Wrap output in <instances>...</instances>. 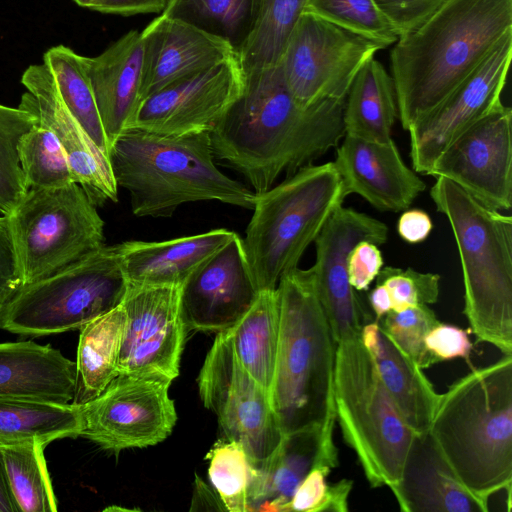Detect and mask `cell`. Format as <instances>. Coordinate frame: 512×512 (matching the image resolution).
Segmentation results:
<instances>
[{
	"instance_id": "1",
	"label": "cell",
	"mask_w": 512,
	"mask_h": 512,
	"mask_svg": "<svg viewBox=\"0 0 512 512\" xmlns=\"http://www.w3.org/2000/svg\"><path fill=\"white\" fill-rule=\"evenodd\" d=\"M345 99L307 108L291 95L280 64L244 74L239 97L209 131L214 158L228 163L261 193L311 164L345 135Z\"/></svg>"
},
{
	"instance_id": "2",
	"label": "cell",
	"mask_w": 512,
	"mask_h": 512,
	"mask_svg": "<svg viewBox=\"0 0 512 512\" xmlns=\"http://www.w3.org/2000/svg\"><path fill=\"white\" fill-rule=\"evenodd\" d=\"M512 31V0H446L390 53L403 129L437 107Z\"/></svg>"
},
{
	"instance_id": "3",
	"label": "cell",
	"mask_w": 512,
	"mask_h": 512,
	"mask_svg": "<svg viewBox=\"0 0 512 512\" xmlns=\"http://www.w3.org/2000/svg\"><path fill=\"white\" fill-rule=\"evenodd\" d=\"M428 433L461 483L489 507L512 486V355L440 394Z\"/></svg>"
},
{
	"instance_id": "4",
	"label": "cell",
	"mask_w": 512,
	"mask_h": 512,
	"mask_svg": "<svg viewBox=\"0 0 512 512\" xmlns=\"http://www.w3.org/2000/svg\"><path fill=\"white\" fill-rule=\"evenodd\" d=\"M108 157L135 216L171 217L182 204L212 200L253 209L255 192L215 165L207 131L162 135L125 129Z\"/></svg>"
},
{
	"instance_id": "5",
	"label": "cell",
	"mask_w": 512,
	"mask_h": 512,
	"mask_svg": "<svg viewBox=\"0 0 512 512\" xmlns=\"http://www.w3.org/2000/svg\"><path fill=\"white\" fill-rule=\"evenodd\" d=\"M279 341L270 401L283 435L311 427L333 434L336 342L312 267H296L278 285Z\"/></svg>"
},
{
	"instance_id": "6",
	"label": "cell",
	"mask_w": 512,
	"mask_h": 512,
	"mask_svg": "<svg viewBox=\"0 0 512 512\" xmlns=\"http://www.w3.org/2000/svg\"><path fill=\"white\" fill-rule=\"evenodd\" d=\"M436 178L430 196L448 219L458 248L471 331L477 341L512 355V217Z\"/></svg>"
},
{
	"instance_id": "7",
	"label": "cell",
	"mask_w": 512,
	"mask_h": 512,
	"mask_svg": "<svg viewBox=\"0 0 512 512\" xmlns=\"http://www.w3.org/2000/svg\"><path fill=\"white\" fill-rule=\"evenodd\" d=\"M345 196L333 164L305 165L268 190L255 193L253 215L242 239L257 290H275L298 267Z\"/></svg>"
},
{
	"instance_id": "8",
	"label": "cell",
	"mask_w": 512,
	"mask_h": 512,
	"mask_svg": "<svg viewBox=\"0 0 512 512\" xmlns=\"http://www.w3.org/2000/svg\"><path fill=\"white\" fill-rule=\"evenodd\" d=\"M333 395L343 438L371 487L398 482L416 434L386 390L360 336L337 343Z\"/></svg>"
},
{
	"instance_id": "9",
	"label": "cell",
	"mask_w": 512,
	"mask_h": 512,
	"mask_svg": "<svg viewBox=\"0 0 512 512\" xmlns=\"http://www.w3.org/2000/svg\"><path fill=\"white\" fill-rule=\"evenodd\" d=\"M118 244L23 285L0 310V329L40 337L81 329L119 306L127 292Z\"/></svg>"
},
{
	"instance_id": "10",
	"label": "cell",
	"mask_w": 512,
	"mask_h": 512,
	"mask_svg": "<svg viewBox=\"0 0 512 512\" xmlns=\"http://www.w3.org/2000/svg\"><path fill=\"white\" fill-rule=\"evenodd\" d=\"M6 216L23 285L48 277L104 245V221L75 182L29 189Z\"/></svg>"
},
{
	"instance_id": "11",
	"label": "cell",
	"mask_w": 512,
	"mask_h": 512,
	"mask_svg": "<svg viewBox=\"0 0 512 512\" xmlns=\"http://www.w3.org/2000/svg\"><path fill=\"white\" fill-rule=\"evenodd\" d=\"M204 406L214 412L228 440L241 444L261 468L282 439L270 396L238 362L229 330L217 333L197 378Z\"/></svg>"
},
{
	"instance_id": "12",
	"label": "cell",
	"mask_w": 512,
	"mask_h": 512,
	"mask_svg": "<svg viewBox=\"0 0 512 512\" xmlns=\"http://www.w3.org/2000/svg\"><path fill=\"white\" fill-rule=\"evenodd\" d=\"M382 49L370 39L304 11L279 64L291 95L307 108L326 99H346L358 71Z\"/></svg>"
},
{
	"instance_id": "13",
	"label": "cell",
	"mask_w": 512,
	"mask_h": 512,
	"mask_svg": "<svg viewBox=\"0 0 512 512\" xmlns=\"http://www.w3.org/2000/svg\"><path fill=\"white\" fill-rule=\"evenodd\" d=\"M170 385L159 378L118 374L98 396L79 403L80 436L115 453L164 441L177 421Z\"/></svg>"
},
{
	"instance_id": "14",
	"label": "cell",
	"mask_w": 512,
	"mask_h": 512,
	"mask_svg": "<svg viewBox=\"0 0 512 512\" xmlns=\"http://www.w3.org/2000/svg\"><path fill=\"white\" fill-rule=\"evenodd\" d=\"M180 294L181 286H128L118 374L177 378L188 331Z\"/></svg>"
},
{
	"instance_id": "15",
	"label": "cell",
	"mask_w": 512,
	"mask_h": 512,
	"mask_svg": "<svg viewBox=\"0 0 512 512\" xmlns=\"http://www.w3.org/2000/svg\"><path fill=\"white\" fill-rule=\"evenodd\" d=\"M387 238L388 227L384 222L341 205L314 240L316 260L312 270L336 344L360 336L363 326L373 321L349 283L348 255L361 241L381 245Z\"/></svg>"
},
{
	"instance_id": "16",
	"label": "cell",
	"mask_w": 512,
	"mask_h": 512,
	"mask_svg": "<svg viewBox=\"0 0 512 512\" xmlns=\"http://www.w3.org/2000/svg\"><path fill=\"white\" fill-rule=\"evenodd\" d=\"M428 175L446 178L484 205L512 206V110L500 102L460 134Z\"/></svg>"
},
{
	"instance_id": "17",
	"label": "cell",
	"mask_w": 512,
	"mask_h": 512,
	"mask_svg": "<svg viewBox=\"0 0 512 512\" xmlns=\"http://www.w3.org/2000/svg\"><path fill=\"white\" fill-rule=\"evenodd\" d=\"M511 57L512 31L437 107L408 130L416 173L428 175L442 152L501 102Z\"/></svg>"
},
{
	"instance_id": "18",
	"label": "cell",
	"mask_w": 512,
	"mask_h": 512,
	"mask_svg": "<svg viewBox=\"0 0 512 512\" xmlns=\"http://www.w3.org/2000/svg\"><path fill=\"white\" fill-rule=\"evenodd\" d=\"M243 86L239 59L230 57L143 99L127 129L162 135L209 132L239 97Z\"/></svg>"
},
{
	"instance_id": "19",
	"label": "cell",
	"mask_w": 512,
	"mask_h": 512,
	"mask_svg": "<svg viewBox=\"0 0 512 512\" xmlns=\"http://www.w3.org/2000/svg\"><path fill=\"white\" fill-rule=\"evenodd\" d=\"M258 293L242 238L236 234L181 286V310L188 331L217 334L231 328Z\"/></svg>"
},
{
	"instance_id": "20",
	"label": "cell",
	"mask_w": 512,
	"mask_h": 512,
	"mask_svg": "<svg viewBox=\"0 0 512 512\" xmlns=\"http://www.w3.org/2000/svg\"><path fill=\"white\" fill-rule=\"evenodd\" d=\"M27 89L21 106L32 110L60 142L72 174L91 201L98 207L118 201V185L109 158L94 143L61 98L48 67L30 65L22 74Z\"/></svg>"
},
{
	"instance_id": "21",
	"label": "cell",
	"mask_w": 512,
	"mask_h": 512,
	"mask_svg": "<svg viewBox=\"0 0 512 512\" xmlns=\"http://www.w3.org/2000/svg\"><path fill=\"white\" fill-rule=\"evenodd\" d=\"M345 198L358 194L382 211H404L426 184L403 161L390 139L373 142L345 134L333 162Z\"/></svg>"
},
{
	"instance_id": "22",
	"label": "cell",
	"mask_w": 512,
	"mask_h": 512,
	"mask_svg": "<svg viewBox=\"0 0 512 512\" xmlns=\"http://www.w3.org/2000/svg\"><path fill=\"white\" fill-rule=\"evenodd\" d=\"M141 36L140 102L172 82L237 56L225 41L162 14Z\"/></svg>"
},
{
	"instance_id": "23",
	"label": "cell",
	"mask_w": 512,
	"mask_h": 512,
	"mask_svg": "<svg viewBox=\"0 0 512 512\" xmlns=\"http://www.w3.org/2000/svg\"><path fill=\"white\" fill-rule=\"evenodd\" d=\"M109 150L129 127L140 104L141 32L131 30L95 57L82 56Z\"/></svg>"
},
{
	"instance_id": "24",
	"label": "cell",
	"mask_w": 512,
	"mask_h": 512,
	"mask_svg": "<svg viewBox=\"0 0 512 512\" xmlns=\"http://www.w3.org/2000/svg\"><path fill=\"white\" fill-rule=\"evenodd\" d=\"M404 512H487L459 480L429 433L415 435L400 479L389 486Z\"/></svg>"
},
{
	"instance_id": "25",
	"label": "cell",
	"mask_w": 512,
	"mask_h": 512,
	"mask_svg": "<svg viewBox=\"0 0 512 512\" xmlns=\"http://www.w3.org/2000/svg\"><path fill=\"white\" fill-rule=\"evenodd\" d=\"M338 465L333 434L311 427L285 434L265 464L253 468L250 511L282 512L295 490L315 467L331 472Z\"/></svg>"
},
{
	"instance_id": "26",
	"label": "cell",
	"mask_w": 512,
	"mask_h": 512,
	"mask_svg": "<svg viewBox=\"0 0 512 512\" xmlns=\"http://www.w3.org/2000/svg\"><path fill=\"white\" fill-rule=\"evenodd\" d=\"M235 235L218 228L165 241L122 242L118 246L128 286H182Z\"/></svg>"
},
{
	"instance_id": "27",
	"label": "cell",
	"mask_w": 512,
	"mask_h": 512,
	"mask_svg": "<svg viewBox=\"0 0 512 512\" xmlns=\"http://www.w3.org/2000/svg\"><path fill=\"white\" fill-rule=\"evenodd\" d=\"M78 390L76 362L33 341L0 343V397L69 403Z\"/></svg>"
},
{
	"instance_id": "28",
	"label": "cell",
	"mask_w": 512,
	"mask_h": 512,
	"mask_svg": "<svg viewBox=\"0 0 512 512\" xmlns=\"http://www.w3.org/2000/svg\"><path fill=\"white\" fill-rule=\"evenodd\" d=\"M360 337L407 425L416 435L428 433L440 394L375 319L363 326Z\"/></svg>"
},
{
	"instance_id": "29",
	"label": "cell",
	"mask_w": 512,
	"mask_h": 512,
	"mask_svg": "<svg viewBox=\"0 0 512 512\" xmlns=\"http://www.w3.org/2000/svg\"><path fill=\"white\" fill-rule=\"evenodd\" d=\"M398 118L394 81L382 64L368 60L356 74L345 99V134L387 142Z\"/></svg>"
},
{
	"instance_id": "30",
	"label": "cell",
	"mask_w": 512,
	"mask_h": 512,
	"mask_svg": "<svg viewBox=\"0 0 512 512\" xmlns=\"http://www.w3.org/2000/svg\"><path fill=\"white\" fill-rule=\"evenodd\" d=\"M279 327L276 288L260 291L251 307L228 329L238 362L268 393L275 371Z\"/></svg>"
},
{
	"instance_id": "31",
	"label": "cell",
	"mask_w": 512,
	"mask_h": 512,
	"mask_svg": "<svg viewBox=\"0 0 512 512\" xmlns=\"http://www.w3.org/2000/svg\"><path fill=\"white\" fill-rule=\"evenodd\" d=\"M79 403L0 397V445L52 441L80 436Z\"/></svg>"
},
{
	"instance_id": "32",
	"label": "cell",
	"mask_w": 512,
	"mask_h": 512,
	"mask_svg": "<svg viewBox=\"0 0 512 512\" xmlns=\"http://www.w3.org/2000/svg\"><path fill=\"white\" fill-rule=\"evenodd\" d=\"M125 325L120 304L80 329L77 348L78 390L83 403L102 393L118 375V361Z\"/></svg>"
},
{
	"instance_id": "33",
	"label": "cell",
	"mask_w": 512,
	"mask_h": 512,
	"mask_svg": "<svg viewBox=\"0 0 512 512\" xmlns=\"http://www.w3.org/2000/svg\"><path fill=\"white\" fill-rule=\"evenodd\" d=\"M263 0H170L162 15L225 41L237 57L254 34Z\"/></svg>"
},
{
	"instance_id": "34",
	"label": "cell",
	"mask_w": 512,
	"mask_h": 512,
	"mask_svg": "<svg viewBox=\"0 0 512 512\" xmlns=\"http://www.w3.org/2000/svg\"><path fill=\"white\" fill-rule=\"evenodd\" d=\"M43 63L48 67L61 98L94 143L108 157L109 146L86 74L82 55L58 45L49 48ZM109 158V157H108Z\"/></svg>"
},
{
	"instance_id": "35",
	"label": "cell",
	"mask_w": 512,
	"mask_h": 512,
	"mask_svg": "<svg viewBox=\"0 0 512 512\" xmlns=\"http://www.w3.org/2000/svg\"><path fill=\"white\" fill-rule=\"evenodd\" d=\"M13 496L20 512H55L57 499L44 457L36 442L0 445Z\"/></svg>"
},
{
	"instance_id": "36",
	"label": "cell",
	"mask_w": 512,
	"mask_h": 512,
	"mask_svg": "<svg viewBox=\"0 0 512 512\" xmlns=\"http://www.w3.org/2000/svg\"><path fill=\"white\" fill-rule=\"evenodd\" d=\"M308 0H263L258 26L238 59L243 73L277 65Z\"/></svg>"
},
{
	"instance_id": "37",
	"label": "cell",
	"mask_w": 512,
	"mask_h": 512,
	"mask_svg": "<svg viewBox=\"0 0 512 512\" xmlns=\"http://www.w3.org/2000/svg\"><path fill=\"white\" fill-rule=\"evenodd\" d=\"M19 160L28 190L59 188L74 182L60 142L39 119L20 140Z\"/></svg>"
},
{
	"instance_id": "38",
	"label": "cell",
	"mask_w": 512,
	"mask_h": 512,
	"mask_svg": "<svg viewBox=\"0 0 512 512\" xmlns=\"http://www.w3.org/2000/svg\"><path fill=\"white\" fill-rule=\"evenodd\" d=\"M38 122L37 115L21 105L0 104V213L10 214L22 200L26 187L19 160V143Z\"/></svg>"
},
{
	"instance_id": "39",
	"label": "cell",
	"mask_w": 512,
	"mask_h": 512,
	"mask_svg": "<svg viewBox=\"0 0 512 512\" xmlns=\"http://www.w3.org/2000/svg\"><path fill=\"white\" fill-rule=\"evenodd\" d=\"M208 477L226 511L247 512L253 467L240 443L220 440L206 455Z\"/></svg>"
},
{
	"instance_id": "40",
	"label": "cell",
	"mask_w": 512,
	"mask_h": 512,
	"mask_svg": "<svg viewBox=\"0 0 512 512\" xmlns=\"http://www.w3.org/2000/svg\"><path fill=\"white\" fill-rule=\"evenodd\" d=\"M304 11L370 39L384 48L398 40L395 30L373 0H308Z\"/></svg>"
},
{
	"instance_id": "41",
	"label": "cell",
	"mask_w": 512,
	"mask_h": 512,
	"mask_svg": "<svg viewBox=\"0 0 512 512\" xmlns=\"http://www.w3.org/2000/svg\"><path fill=\"white\" fill-rule=\"evenodd\" d=\"M376 321L421 369L437 363L426 348L425 337L440 321L428 305L411 306L400 311L391 310Z\"/></svg>"
},
{
	"instance_id": "42",
	"label": "cell",
	"mask_w": 512,
	"mask_h": 512,
	"mask_svg": "<svg viewBox=\"0 0 512 512\" xmlns=\"http://www.w3.org/2000/svg\"><path fill=\"white\" fill-rule=\"evenodd\" d=\"M376 280L388 289L394 311L434 304L439 298L440 275L435 273L386 266L380 270Z\"/></svg>"
},
{
	"instance_id": "43",
	"label": "cell",
	"mask_w": 512,
	"mask_h": 512,
	"mask_svg": "<svg viewBox=\"0 0 512 512\" xmlns=\"http://www.w3.org/2000/svg\"><path fill=\"white\" fill-rule=\"evenodd\" d=\"M398 38L422 25L446 0H373Z\"/></svg>"
},
{
	"instance_id": "44",
	"label": "cell",
	"mask_w": 512,
	"mask_h": 512,
	"mask_svg": "<svg viewBox=\"0 0 512 512\" xmlns=\"http://www.w3.org/2000/svg\"><path fill=\"white\" fill-rule=\"evenodd\" d=\"M425 345L437 362L455 358L469 361L472 350L467 331L441 322L428 332Z\"/></svg>"
},
{
	"instance_id": "45",
	"label": "cell",
	"mask_w": 512,
	"mask_h": 512,
	"mask_svg": "<svg viewBox=\"0 0 512 512\" xmlns=\"http://www.w3.org/2000/svg\"><path fill=\"white\" fill-rule=\"evenodd\" d=\"M384 260L378 245L361 241L350 251L347 258V274L350 285L356 291L368 290L383 268Z\"/></svg>"
},
{
	"instance_id": "46",
	"label": "cell",
	"mask_w": 512,
	"mask_h": 512,
	"mask_svg": "<svg viewBox=\"0 0 512 512\" xmlns=\"http://www.w3.org/2000/svg\"><path fill=\"white\" fill-rule=\"evenodd\" d=\"M23 286L8 218L0 216V310Z\"/></svg>"
},
{
	"instance_id": "47",
	"label": "cell",
	"mask_w": 512,
	"mask_h": 512,
	"mask_svg": "<svg viewBox=\"0 0 512 512\" xmlns=\"http://www.w3.org/2000/svg\"><path fill=\"white\" fill-rule=\"evenodd\" d=\"M329 473L320 467L313 468L284 505L282 512H321L328 489L326 477Z\"/></svg>"
},
{
	"instance_id": "48",
	"label": "cell",
	"mask_w": 512,
	"mask_h": 512,
	"mask_svg": "<svg viewBox=\"0 0 512 512\" xmlns=\"http://www.w3.org/2000/svg\"><path fill=\"white\" fill-rule=\"evenodd\" d=\"M433 228L430 216L421 209H406L399 217L397 232L410 244L423 242Z\"/></svg>"
},
{
	"instance_id": "49",
	"label": "cell",
	"mask_w": 512,
	"mask_h": 512,
	"mask_svg": "<svg viewBox=\"0 0 512 512\" xmlns=\"http://www.w3.org/2000/svg\"><path fill=\"white\" fill-rule=\"evenodd\" d=\"M170 0H102L95 11L130 16L143 13H162Z\"/></svg>"
},
{
	"instance_id": "50",
	"label": "cell",
	"mask_w": 512,
	"mask_h": 512,
	"mask_svg": "<svg viewBox=\"0 0 512 512\" xmlns=\"http://www.w3.org/2000/svg\"><path fill=\"white\" fill-rule=\"evenodd\" d=\"M353 481L342 479L336 483H329L321 512H347L348 498L352 490Z\"/></svg>"
},
{
	"instance_id": "51",
	"label": "cell",
	"mask_w": 512,
	"mask_h": 512,
	"mask_svg": "<svg viewBox=\"0 0 512 512\" xmlns=\"http://www.w3.org/2000/svg\"><path fill=\"white\" fill-rule=\"evenodd\" d=\"M201 509L226 511L217 493L210 490L209 487L196 476L195 491L190 510Z\"/></svg>"
},
{
	"instance_id": "52",
	"label": "cell",
	"mask_w": 512,
	"mask_h": 512,
	"mask_svg": "<svg viewBox=\"0 0 512 512\" xmlns=\"http://www.w3.org/2000/svg\"><path fill=\"white\" fill-rule=\"evenodd\" d=\"M0 512H20L9 484L3 453L0 447Z\"/></svg>"
},
{
	"instance_id": "53",
	"label": "cell",
	"mask_w": 512,
	"mask_h": 512,
	"mask_svg": "<svg viewBox=\"0 0 512 512\" xmlns=\"http://www.w3.org/2000/svg\"><path fill=\"white\" fill-rule=\"evenodd\" d=\"M369 303L375 319H381L392 310V299L385 285L377 283L369 294Z\"/></svg>"
},
{
	"instance_id": "54",
	"label": "cell",
	"mask_w": 512,
	"mask_h": 512,
	"mask_svg": "<svg viewBox=\"0 0 512 512\" xmlns=\"http://www.w3.org/2000/svg\"><path fill=\"white\" fill-rule=\"evenodd\" d=\"M79 6L95 10L102 0H74Z\"/></svg>"
}]
</instances>
